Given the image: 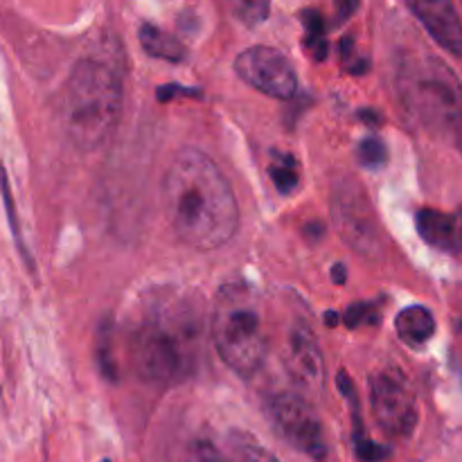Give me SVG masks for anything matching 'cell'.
Wrapping results in <instances>:
<instances>
[{
	"label": "cell",
	"mask_w": 462,
	"mask_h": 462,
	"mask_svg": "<svg viewBox=\"0 0 462 462\" xmlns=\"http://www.w3.org/2000/svg\"><path fill=\"white\" fill-rule=\"evenodd\" d=\"M162 206L180 242L215 251L235 237L239 206L224 171L201 149H180L162 179Z\"/></svg>",
	"instance_id": "cell-1"
},
{
	"label": "cell",
	"mask_w": 462,
	"mask_h": 462,
	"mask_svg": "<svg viewBox=\"0 0 462 462\" xmlns=\"http://www.w3.org/2000/svg\"><path fill=\"white\" fill-rule=\"evenodd\" d=\"M131 365L143 382L171 386L192 377L201 355L197 311L176 293H156L131 334Z\"/></svg>",
	"instance_id": "cell-2"
},
{
	"label": "cell",
	"mask_w": 462,
	"mask_h": 462,
	"mask_svg": "<svg viewBox=\"0 0 462 462\" xmlns=\"http://www.w3.org/2000/svg\"><path fill=\"white\" fill-rule=\"evenodd\" d=\"M122 116V81L106 63L81 59L66 81L61 126L79 152H95L116 131Z\"/></svg>",
	"instance_id": "cell-3"
},
{
	"label": "cell",
	"mask_w": 462,
	"mask_h": 462,
	"mask_svg": "<svg viewBox=\"0 0 462 462\" xmlns=\"http://www.w3.org/2000/svg\"><path fill=\"white\" fill-rule=\"evenodd\" d=\"M210 337L217 355L239 377L251 379L262 368L266 337L257 298L248 284L230 282L219 289L212 305Z\"/></svg>",
	"instance_id": "cell-4"
},
{
	"label": "cell",
	"mask_w": 462,
	"mask_h": 462,
	"mask_svg": "<svg viewBox=\"0 0 462 462\" xmlns=\"http://www.w3.org/2000/svg\"><path fill=\"white\" fill-rule=\"evenodd\" d=\"M400 90L418 120L462 153V84L456 72L436 57L418 59L402 70Z\"/></svg>",
	"instance_id": "cell-5"
},
{
	"label": "cell",
	"mask_w": 462,
	"mask_h": 462,
	"mask_svg": "<svg viewBox=\"0 0 462 462\" xmlns=\"http://www.w3.org/2000/svg\"><path fill=\"white\" fill-rule=\"evenodd\" d=\"M332 217L343 242L368 257L379 251V224L364 185L355 179L338 180L332 194Z\"/></svg>",
	"instance_id": "cell-6"
},
{
	"label": "cell",
	"mask_w": 462,
	"mask_h": 462,
	"mask_svg": "<svg viewBox=\"0 0 462 462\" xmlns=\"http://www.w3.org/2000/svg\"><path fill=\"white\" fill-rule=\"evenodd\" d=\"M266 413L273 422L275 431L291 442L298 451H305L311 458L320 460L328 454V445H325L323 424H320L319 415L311 409L310 402L300 395H291V393H280V395L271 397L266 404Z\"/></svg>",
	"instance_id": "cell-7"
},
{
	"label": "cell",
	"mask_w": 462,
	"mask_h": 462,
	"mask_svg": "<svg viewBox=\"0 0 462 462\" xmlns=\"http://www.w3.org/2000/svg\"><path fill=\"white\" fill-rule=\"evenodd\" d=\"M370 406L377 424L388 436L409 438L418 427V402L406 379L395 370H386L370 379Z\"/></svg>",
	"instance_id": "cell-8"
},
{
	"label": "cell",
	"mask_w": 462,
	"mask_h": 462,
	"mask_svg": "<svg viewBox=\"0 0 462 462\" xmlns=\"http://www.w3.org/2000/svg\"><path fill=\"white\" fill-rule=\"evenodd\" d=\"M237 75L260 93L275 99H291L298 90V75L291 61L271 45H253L235 59Z\"/></svg>",
	"instance_id": "cell-9"
},
{
	"label": "cell",
	"mask_w": 462,
	"mask_h": 462,
	"mask_svg": "<svg viewBox=\"0 0 462 462\" xmlns=\"http://www.w3.org/2000/svg\"><path fill=\"white\" fill-rule=\"evenodd\" d=\"M284 365L293 382L305 391H320L325 383V356L319 338L307 323H296L289 332Z\"/></svg>",
	"instance_id": "cell-10"
},
{
	"label": "cell",
	"mask_w": 462,
	"mask_h": 462,
	"mask_svg": "<svg viewBox=\"0 0 462 462\" xmlns=\"http://www.w3.org/2000/svg\"><path fill=\"white\" fill-rule=\"evenodd\" d=\"M409 9L427 27L440 48L462 57V21L454 5L447 0H418L411 3Z\"/></svg>",
	"instance_id": "cell-11"
},
{
	"label": "cell",
	"mask_w": 462,
	"mask_h": 462,
	"mask_svg": "<svg viewBox=\"0 0 462 462\" xmlns=\"http://www.w3.org/2000/svg\"><path fill=\"white\" fill-rule=\"evenodd\" d=\"M418 233L429 246L442 253L458 255L462 253V212H442L422 208L415 215Z\"/></svg>",
	"instance_id": "cell-12"
},
{
	"label": "cell",
	"mask_w": 462,
	"mask_h": 462,
	"mask_svg": "<svg viewBox=\"0 0 462 462\" xmlns=\"http://www.w3.org/2000/svg\"><path fill=\"white\" fill-rule=\"evenodd\" d=\"M397 337L411 347H420L436 334V319L431 311L422 305L406 307L395 319Z\"/></svg>",
	"instance_id": "cell-13"
},
{
	"label": "cell",
	"mask_w": 462,
	"mask_h": 462,
	"mask_svg": "<svg viewBox=\"0 0 462 462\" xmlns=\"http://www.w3.org/2000/svg\"><path fill=\"white\" fill-rule=\"evenodd\" d=\"M140 45L144 48V52L152 54V57L165 59V61H183L185 59V45L180 43L176 36L167 34L161 27L152 25V23H143L138 30Z\"/></svg>",
	"instance_id": "cell-14"
},
{
	"label": "cell",
	"mask_w": 462,
	"mask_h": 462,
	"mask_svg": "<svg viewBox=\"0 0 462 462\" xmlns=\"http://www.w3.org/2000/svg\"><path fill=\"white\" fill-rule=\"evenodd\" d=\"M228 445L237 462H280L255 436H253V433L248 431H239V429L230 431Z\"/></svg>",
	"instance_id": "cell-15"
},
{
	"label": "cell",
	"mask_w": 462,
	"mask_h": 462,
	"mask_svg": "<svg viewBox=\"0 0 462 462\" xmlns=\"http://www.w3.org/2000/svg\"><path fill=\"white\" fill-rule=\"evenodd\" d=\"M269 174L278 192L284 197L296 192L298 185H300V170H298V162L293 156H280L278 161L271 162Z\"/></svg>",
	"instance_id": "cell-16"
},
{
	"label": "cell",
	"mask_w": 462,
	"mask_h": 462,
	"mask_svg": "<svg viewBox=\"0 0 462 462\" xmlns=\"http://www.w3.org/2000/svg\"><path fill=\"white\" fill-rule=\"evenodd\" d=\"M356 156L365 170H379L388 162V149L379 138H364L356 147Z\"/></svg>",
	"instance_id": "cell-17"
},
{
	"label": "cell",
	"mask_w": 462,
	"mask_h": 462,
	"mask_svg": "<svg viewBox=\"0 0 462 462\" xmlns=\"http://www.w3.org/2000/svg\"><path fill=\"white\" fill-rule=\"evenodd\" d=\"M0 192H3L5 210H7V217H9V226H12L14 239H16L18 248H21V255L25 257V260H27V264L32 266V262H30V253H27L25 244H23V237H21V228H18L16 206H14V197H12V189H9V179H7V171H5V167H0Z\"/></svg>",
	"instance_id": "cell-18"
},
{
	"label": "cell",
	"mask_w": 462,
	"mask_h": 462,
	"mask_svg": "<svg viewBox=\"0 0 462 462\" xmlns=\"http://www.w3.org/2000/svg\"><path fill=\"white\" fill-rule=\"evenodd\" d=\"M379 319L382 316H379L377 305H373V302H356L343 316V320H346V325L350 329L364 328V325H377Z\"/></svg>",
	"instance_id": "cell-19"
},
{
	"label": "cell",
	"mask_w": 462,
	"mask_h": 462,
	"mask_svg": "<svg viewBox=\"0 0 462 462\" xmlns=\"http://www.w3.org/2000/svg\"><path fill=\"white\" fill-rule=\"evenodd\" d=\"M269 3H262V0H244V3L235 5V16L244 25H260L269 16Z\"/></svg>",
	"instance_id": "cell-20"
},
{
	"label": "cell",
	"mask_w": 462,
	"mask_h": 462,
	"mask_svg": "<svg viewBox=\"0 0 462 462\" xmlns=\"http://www.w3.org/2000/svg\"><path fill=\"white\" fill-rule=\"evenodd\" d=\"M355 454H356V458L364 460V462H382L391 456V451H388L386 447L377 445V442L368 440V438L364 436V431L359 429V433H356Z\"/></svg>",
	"instance_id": "cell-21"
},
{
	"label": "cell",
	"mask_w": 462,
	"mask_h": 462,
	"mask_svg": "<svg viewBox=\"0 0 462 462\" xmlns=\"http://www.w3.org/2000/svg\"><path fill=\"white\" fill-rule=\"evenodd\" d=\"M185 462H230L224 456V451L217 449L212 442L197 440L189 445L188 454H185Z\"/></svg>",
	"instance_id": "cell-22"
},
{
	"label": "cell",
	"mask_w": 462,
	"mask_h": 462,
	"mask_svg": "<svg viewBox=\"0 0 462 462\" xmlns=\"http://www.w3.org/2000/svg\"><path fill=\"white\" fill-rule=\"evenodd\" d=\"M97 361H99V370H102L104 377H106L108 382H116L117 368H116V361H113V355H111V337H108V328L102 329V337H99Z\"/></svg>",
	"instance_id": "cell-23"
},
{
	"label": "cell",
	"mask_w": 462,
	"mask_h": 462,
	"mask_svg": "<svg viewBox=\"0 0 462 462\" xmlns=\"http://www.w3.org/2000/svg\"><path fill=\"white\" fill-rule=\"evenodd\" d=\"M300 21L302 25L307 27V36H325V21L316 9H305V12L300 14Z\"/></svg>",
	"instance_id": "cell-24"
},
{
	"label": "cell",
	"mask_w": 462,
	"mask_h": 462,
	"mask_svg": "<svg viewBox=\"0 0 462 462\" xmlns=\"http://www.w3.org/2000/svg\"><path fill=\"white\" fill-rule=\"evenodd\" d=\"M179 95H199L197 88H183V86H161V88L156 90V97L161 99V102H167V99L171 97H179Z\"/></svg>",
	"instance_id": "cell-25"
},
{
	"label": "cell",
	"mask_w": 462,
	"mask_h": 462,
	"mask_svg": "<svg viewBox=\"0 0 462 462\" xmlns=\"http://www.w3.org/2000/svg\"><path fill=\"white\" fill-rule=\"evenodd\" d=\"M332 280L334 282H346V266H341V264H337L332 269Z\"/></svg>",
	"instance_id": "cell-26"
},
{
	"label": "cell",
	"mask_w": 462,
	"mask_h": 462,
	"mask_svg": "<svg viewBox=\"0 0 462 462\" xmlns=\"http://www.w3.org/2000/svg\"><path fill=\"white\" fill-rule=\"evenodd\" d=\"M104 462H111V460H104Z\"/></svg>",
	"instance_id": "cell-27"
}]
</instances>
